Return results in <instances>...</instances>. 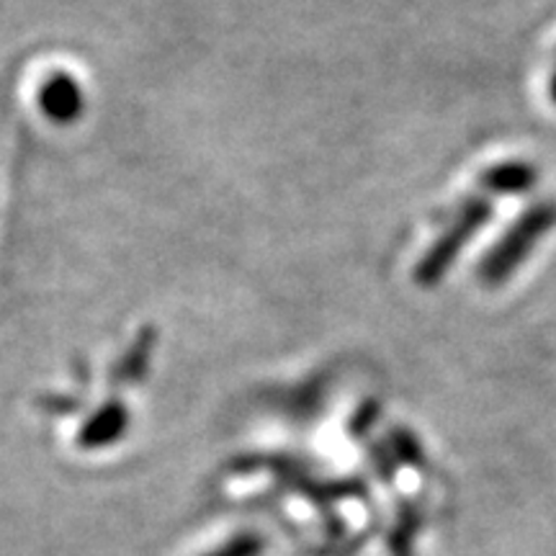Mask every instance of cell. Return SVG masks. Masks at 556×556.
<instances>
[{"instance_id":"5b68a950","label":"cell","mask_w":556,"mask_h":556,"mask_svg":"<svg viewBox=\"0 0 556 556\" xmlns=\"http://www.w3.org/2000/svg\"><path fill=\"white\" fill-rule=\"evenodd\" d=\"M263 552H266V541L261 539V533H238L227 544L217 546L204 556H263Z\"/></svg>"},{"instance_id":"3957f363","label":"cell","mask_w":556,"mask_h":556,"mask_svg":"<svg viewBox=\"0 0 556 556\" xmlns=\"http://www.w3.org/2000/svg\"><path fill=\"white\" fill-rule=\"evenodd\" d=\"M539 178V168L528 160H505V163L490 165L479 176V186L495 197H523V193L536 189Z\"/></svg>"},{"instance_id":"7a4b0ae2","label":"cell","mask_w":556,"mask_h":556,"mask_svg":"<svg viewBox=\"0 0 556 556\" xmlns=\"http://www.w3.org/2000/svg\"><path fill=\"white\" fill-rule=\"evenodd\" d=\"M490 219H492L490 199L475 197L464 201V206L458 208L456 219L451 222L446 232L433 242V248H430L420 258V263H417L415 281L420 283V287H435V283L448 274V268L458 261L464 245H467L471 238H477Z\"/></svg>"},{"instance_id":"8992f818","label":"cell","mask_w":556,"mask_h":556,"mask_svg":"<svg viewBox=\"0 0 556 556\" xmlns=\"http://www.w3.org/2000/svg\"><path fill=\"white\" fill-rule=\"evenodd\" d=\"M394 448H397V456L402 462H407L409 467H422L426 464V456H422V446L417 443V438L407 430H394L392 435Z\"/></svg>"},{"instance_id":"52a82bcc","label":"cell","mask_w":556,"mask_h":556,"mask_svg":"<svg viewBox=\"0 0 556 556\" xmlns=\"http://www.w3.org/2000/svg\"><path fill=\"white\" fill-rule=\"evenodd\" d=\"M548 99H552V103L556 106V70L552 73V78H548Z\"/></svg>"},{"instance_id":"277c9868","label":"cell","mask_w":556,"mask_h":556,"mask_svg":"<svg viewBox=\"0 0 556 556\" xmlns=\"http://www.w3.org/2000/svg\"><path fill=\"white\" fill-rule=\"evenodd\" d=\"M45 103L54 116L65 119L73 111H78V90L70 86V80H54V86L47 90Z\"/></svg>"},{"instance_id":"6da1fadb","label":"cell","mask_w":556,"mask_h":556,"mask_svg":"<svg viewBox=\"0 0 556 556\" xmlns=\"http://www.w3.org/2000/svg\"><path fill=\"white\" fill-rule=\"evenodd\" d=\"M556 227V201H536L507 227V232L479 261V281L486 287H500L523 266L533 248Z\"/></svg>"}]
</instances>
